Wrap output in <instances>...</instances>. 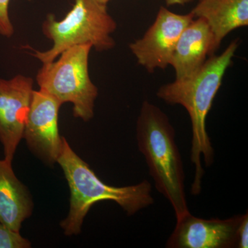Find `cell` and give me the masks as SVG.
<instances>
[{
  "mask_svg": "<svg viewBox=\"0 0 248 248\" xmlns=\"http://www.w3.org/2000/svg\"><path fill=\"white\" fill-rule=\"evenodd\" d=\"M31 243L19 234L0 222V248H29Z\"/></svg>",
  "mask_w": 248,
  "mask_h": 248,
  "instance_id": "4fadbf2b",
  "label": "cell"
},
{
  "mask_svg": "<svg viewBox=\"0 0 248 248\" xmlns=\"http://www.w3.org/2000/svg\"><path fill=\"white\" fill-rule=\"evenodd\" d=\"M191 12L208 24L215 52L231 31L248 25V0H200Z\"/></svg>",
  "mask_w": 248,
  "mask_h": 248,
  "instance_id": "8fae6325",
  "label": "cell"
},
{
  "mask_svg": "<svg viewBox=\"0 0 248 248\" xmlns=\"http://www.w3.org/2000/svg\"><path fill=\"white\" fill-rule=\"evenodd\" d=\"M195 18L192 12L179 15L161 6L144 35L129 45L139 64L150 73L166 69L183 31Z\"/></svg>",
  "mask_w": 248,
  "mask_h": 248,
  "instance_id": "8992f818",
  "label": "cell"
},
{
  "mask_svg": "<svg viewBox=\"0 0 248 248\" xmlns=\"http://www.w3.org/2000/svg\"><path fill=\"white\" fill-rule=\"evenodd\" d=\"M238 248H248V213L243 215L242 220L238 228L237 245Z\"/></svg>",
  "mask_w": 248,
  "mask_h": 248,
  "instance_id": "9a60e30c",
  "label": "cell"
},
{
  "mask_svg": "<svg viewBox=\"0 0 248 248\" xmlns=\"http://www.w3.org/2000/svg\"><path fill=\"white\" fill-rule=\"evenodd\" d=\"M62 103L48 93L32 91L24 137L31 150L48 164L60 155L62 139L59 133L58 115Z\"/></svg>",
  "mask_w": 248,
  "mask_h": 248,
  "instance_id": "ba28073f",
  "label": "cell"
},
{
  "mask_svg": "<svg viewBox=\"0 0 248 248\" xmlns=\"http://www.w3.org/2000/svg\"><path fill=\"white\" fill-rule=\"evenodd\" d=\"M214 53L213 32L203 19L195 18L183 31L170 62L175 71V79H185L195 75L207 56Z\"/></svg>",
  "mask_w": 248,
  "mask_h": 248,
  "instance_id": "30bf717a",
  "label": "cell"
},
{
  "mask_svg": "<svg viewBox=\"0 0 248 248\" xmlns=\"http://www.w3.org/2000/svg\"><path fill=\"white\" fill-rule=\"evenodd\" d=\"M92 46H73L62 52L57 61L43 63L37 75L40 89L62 104L73 105V115L84 122L94 115L98 89L89 76V59Z\"/></svg>",
  "mask_w": 248,
  "mask_h": 248,
  "instance_id": "5b68a950",
  "label": "cell"
},
{
  "mask_svg": "<svg viewBox=\"0 0 248 248\" xmlns=\"http://www.w3.org/2000/svg\"><path fill=\"white\" fill-rule=\"evenodd\" d=\"M57 162L63 170L71 190L69 214L61 223L64 234L68 236L79 234L85 217L97 202H115L129 216L154 203L151 184L148 180L124 187L104 184L73 151L64 138Z\"/></svg>",
  "mask_w": 248,
  "mask_h": 248,
  "instance_id": "3957f363",
  "label": "cell"
},
{
  "mask_svg": "<svg viewBox=\"0 0 248 248\" xmlns=\"http://www.w3.org/2000/svg\"><path fill=\"white\" fill-rule=\"evenodd\" d=\"M239 46V39L233 40L221 55H211L195 75L162 85L156 92L159 99L167 104L182 106L190 116V159L195 166L191 192L194 196L202 192L204 174L202 159L206 167L212 166L215 160V151L207 133V117Z\"/></svg>",
  "mask_w": 248,
  "mask_h": 248,
  "instance_id": "6da1fadb",
  "label": "cell"
},
{
  "mask_svg": "<svg viewBox=\"0 0 248 248\" xmlns=\"http://www.w3.org/2000/svg\"><path fill=\"white\" fill-rule=\"evenodd\" d=\"M166 4L168 6H172V5H184L190 2L192 0H165Z\"/></svg>",
  "mask_w": 248,
  "mask_h": 248,
  "instance_id": "2e32d148",
  "label": "cell"
},
{
  "mask_svg": "<svg viewBox=\"0 0 248 248\" xmlns=\"http://www.w3.org/2000/svg\"><path fill=\"white\" fill-rule=\"evenodd\" d=\"M243 215L226 219L199 218L188 213L177 221L168 248H233Z\"/></svg>",
  "mask_w": 248,
  "mask_h": 248,
  "instance_id": "9c48e42d",
  "label": "cell"
},
{
  "mask_svg": "<svg viewBox=\"0 0 248 248\" xmlns=\"http://www.w3.org/2000/svg\"><path fill=\"white\" fill-rule=\"evenodd\" d=\"M32 86V78L22 75L10 79L0 78V141L4 147V159L11 164L24 137Z\"/></svg>",
  "mask_w": 248,
  "mask_h": 248,
  "instance_id": "52a82bcc",
  "label": "cell"
},
{
  "mask_svg": "<svg viewBox=\"0 0 248 248\" xmlns=\"http://www.w3.org/2000/svg\"><path fill=\"white\" fill-rule=\"evenodd\" d=\"M97 1L99 4L107 6V4L110 1V0H97Z\"/></svg>",
  "mask_w": 248,
  "mask_h": 248,
  "instance_id": "e0dca14e",
  "label": "cell"
},
{
  "mask_svg": "<svg viewBox=\"0 0 248 248\" xmlns=\"http://www.w3.org/2000/svg\"><path fill=\"white\" fill-rule=\"evenodd\" d=\"M138 148L158 192L172 205L176 219L190 213L185 192V172L175 140V130L167 115L144 101L137 122Z\"/></svg>",
  "mask_w": 248,
  "mask_h": 248,
  "instance_id": "7a4b0ae2",
  "label": "cell"
},
{
  "mask_svg": "<svg viewBox=\"0 0 248 248\" xmlns=\"http://www.w3.org/2000/svg\"><path fill=\"white\" fill-rule=\"evenodd\" d=\"M117 23L107 11V6L97 0H76L74 6L61 21L50 14L42 25L46 37L53 42L46 51L34 50L32 56L43 63L53 62L67 48L89 44L97 51L113 48L115 42L112 34Z\"/></svg>",
  "mask_w": 248,
  "mask_h": 248,
  "instance_id": "277c9868",
  "label": "cell"
},
{
  "mask_svg": "<svg viewBox=\"0 0 248 248\" xmlns=\"http://www.w3.org/2000/svg\"><path fill=\"white\" fill-rule=\"evenodd\" d=\"M10 0H0V35L11 37L14 33V27L10 19L9 6Z\"/></svg>",
  "mask_w": 248,
  "mask_h": 248,
  "instance_id": "5bb4252c",
  "label": "cell"
},
{
  "mask_svg": "<svg viewBox=\"0 0 248 248\" xmlns=\"http://www.w3.org/2000/svg\"><path fill=\"white\" fill-rule=\"evenodd\" d=\"M32 209L29 192L16 177L12 164L0 160V222L12 231L19 232Z\"/></svg>",
  "mask_w": 248,
  "mask_h": 248,
  "instance_id": "7c38bea8",
  "label": "cell"
}]
</instances>
